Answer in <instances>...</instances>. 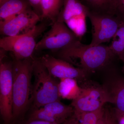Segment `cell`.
<instances>
[{
  "mask_svg": "<svg viewBox=\"0 0 124 124\" xmlns=\"http://www.w3.org/2000/svg\"><path fill=\"white\" fill-rule=\"evenodd\" d=\"M57 53L58 58L82 69L87 75L105 70L119 59L109 46H92L82 44L80 40Z\"/></svg>",
  "mask_w": 124,
  "mask_h": 124,
  "instance_id": "obj_1",
  "label": "cell"
},
{
  "mask_svg": "<svg viewBox=\"0 0 124 124\" xmlns=\"http://www.w3.org/2000/svg\"><path fill=\"white\" fill-rule=\"evenodd\" d=\"M34 59L15 60L13 67V121L20 119L32 102V62Z\"/></svg>",
  "mask_w": 124,
  "mask_h": 124,
  "instance_id": "obj_2",
  "label": "cell"
},
{
  "mask_svg": "<svg viewBox=\"0 0 124 124\" xmlns=\"http://www.w3.org/2000/svg\"><path fill=\"white\" fill-rule=\"evenodd\" d=\"M32 75L34 81L32 85L33 108H40L46 104L60 101L58 91L59 82L50 75L38 58L33 59Z\"/></svg>",
  "mask_w": 124,
  "mask_h": 124,
  "instance_id": "obj_3",
  "label": "cell"
},
{
  "mask_svg": "<svg viewBox=\"0 0 124 124\" xmlns=\"http://www.w3.org/2000/svg\"><path fill=\"white\" fill-rule=\"evenodd\" d=\"M47 24L41 23L27 33L14 36L4 37L0 39V48L13 54L15 60L33 58L37 39L46 29Z\"/></svg>",
  "mask_w": 124,
  "mask_h": 124,
  "instance_id": "obj_4",
  "label": "cell"
},
{
  "mask_svg": "<svg viewBox=\"0 0 124 124\" xmlns=\"http://www.w3.org/2000/svg\"><path fill=\"white\" fill-rule=\"evenodd\" d=\"M6 51L0 49V113L4 124L13 122V62L4 60Z\"/></svg>",
  "mask_w": 124,
  "mask_h": 124,
  "instance_id": "obj_5",
  "label": "cell"
},
{
  "mask_svg": "<svg viewBox=\"0 0 124 124\" xmlns=\"http://www.w3.org/2000/svg\"><path fill=\"white\" fill-rule=\"evenodd\" d=\"M80 86V94L72 100L71 104L74 108V113L79 119L83 114L103 108L107 102L106 95L102 85L85 82Z\"/></svg>",
  "mask_w": 124,
  "mask_h": 124,
  "instance_id": "obj_6",
  "label": "cell"
},
{
  "mask_svg": "<svg viewBox=\"0 0 124 124\" xmlns=\"http://www.w3.org/2000/svg\"><path fill=\"white\" fill-rule=\"evenodd\" d=\"M38 41L35 50L59 51L80 39L63 22L57 20Z\"/></svg>",
  "mask_w": 124,
  "mask_h": 124,
  "instance_id": "obj_7",
  "label": "cell"
},
{
  "mask_svg": "<svg viewBox=\"0 0 124 124\" xmlns=\"http://www.w3.org/2000/svg\"><path fill=\"white\" fill-rule=\"evenodd\" d=\"M92 26V37L90 45L95 46L112 39L124 20L116 15L100 14L89 11Z\"/></svg>",
  "mask_w": 124,
  "mask_h": 124,
  "instance_id": "obj_8",
  "label": "cell"
},
{
  "mask_svg": "<svg viewBox=\"0 0 124 124\" xmlns=\"http://www.w3.org/2000/svg\"><path fill=\"white\" fill-rule=\"evenodd\" d=\"M89 10L79 0H63L58 20L63 22L80 39L86 32Z\"/></svg>",
  "mask_w": 124,
  "mask_h": 124,
  "instance_id": "obj_9",
  "label": "cell"
},
{
  "mask_svg": "<svg viewBox=\"0 0 124 124\" xmlns=\"http://www.w3.org/2000/svg\"><path fill=\"white\" fill-rule=\"evenodd\" d=\"M41 20L39 16L29 8L22 13L0 22V32L4 37L20 35L33 29Z\"/></svg>",
  "mask_w": 124,
  "mask_h": 124,
  "instance_id": "obj_10",
  "label": "cell"
},
{
  "mask_svg": "<svg viewBox=\"0 0 124 124\" xmlns=\"http://www.w3.org/2000/svg\"><path fill=\"white\" fill-rule=\"evenodd\" d=\"M38 59L50 75L59 79L73 78L82 82L88 75L82 69L59 58L46 54Z\"/></svg>",
  "mask_w": 124,
  "mask_h": 124,
  "instance_id": "obj_11",
  "label": "cell"
},
{
  "mask_svg": "<svg viewBox=\"0 0 124 124\" xmlns=\"http://www.w3.org/2000/svg\"><path fill=\"white\" fill-rule=\"evenodd\" d=\"M74 113L71 106L60 101L49 103L40 108H34L28 119L39 120L57 124H62Z\"/></svg>",
  "mask_w": 124,
  "mask_h": 124,
  "instance_id": "obj_12",
  "label": "cell"
},
{
  "mask_svg": "<svg viewBox=\"0 0 124 124\" xmlns=\"http://www.w3.org/2000/svg\"><path fill=\"white\" fill-rule=\"evenodd\" d=\"M110 78L102 85L106 95L107 102L115 106L116 118L124 114V77L118 75L114 66L109 69Z\"/></svg>",
  "mask_w": 124,
  "mask_h": 124,
  "instance_id": "obj_13",
  "label": "cell"
},
{
  "mask_svg": "<svg viewBox=\"0 0 124 124\" xmlns=\"http://www.w3.org/2000/svg\"><path fill=\"white\" fill-rule=\"evenodd\" d=\"M28 0H0V22L5 21L30 8Z\"/></svg>",
  "mask_w": 124,
  "mask_h": 124,
  "instance_id": "obj_14",
  "label": "cell"
},
{
  "mask_svg": "<svg viewBox=\"0 0 124 124\" xmlns=\"http://www.w3.org/2000/svg\"><path fill=\"white\" fill-rule=\"evenodd\" d=\"M82 2L93 13L116 15V0H83Z\"/></svg>",
  "mask_w": 124,
  "mask_h": 124,
  "instance_id": "obj_15",
  "label": "cell"
},
{
  "mask_svg": "<svg viewBox=\"0 0 124 124\" xmlns=\"http://www.w3.org/2000/svg\"><path fill=\"white\" fill-rule=\"evenodd\" d=\"M63 0H41V20L50 21L51 24L58 20L62 8Z\"/></svg>",
  "mask_w": 124,
  "mask_h": 124,
  "instance_id": "obj_16",
  "label": "cell"
},
{
  "mask_svg": "<svg viewBox=\"0 0 124 124\" xmlns=\"http://www.w3.org/2000/svg\"><path fill=\"white\" fill-rule=\"evenodd\" d=\"M81 90V87L75 79L67 78L60 79L58 91L61 98L74 100L80 95Z\"/></svg>",
  "mask_w": 124,
  "mask_h": 124,
  "instance_id": "obj_17",
  "label": "cell"
},
{
  "mask_svg": "<svg viewBox=\"0 0 124 124\" xmlns=\"http://www.w3.org/2000/svg\"><path fill=\"white\" fill-rule=\"evenodd\" d=\"M104 112V108L93 112L83 114L80 117V124H96V122Z\"/></svg>",
  "mask_w": 124,
  "mask_h": 124,
  "instance_id": "obj_18",
  "label": "cell"
},
{
  "mask_svg": "<svg viewBox=\"0 0 124 124\" xmlns=\"http://www.w3.org/2000/svg\"><path fill=\"white\" fill-rule=\"evenodd\" d=\"M116 14L124 20V0H116Z\"/></svg>",
  "mask_w": 124,
  "mask_h": 124,
  "instance_id": "obj_19",
  "label": "cell"
},
{
  "mask_svg": "<svg viewBox=\"0 0 124 124\" xmlns=\"http://www.w3.org/2000/svg\"><path fill=\"white\" fill-rule=\"evenodd\" d=\"M30 5L35 9V11L41 18V0H28Z\"/></svg>",
  "mask_w": 124,
  "mask_h": 124,
  "instance_id": "obj_20",
  "label": "cell"
},
{
  "mask_svg": "<svg viewBox=\"0 0 124 124\" xmlns=\"http://www.w3.org/2000/svg\"><path fill=\"white\" fill-rule=\"evenodd\" d=\"M22 124H57L42 120L28 119L23 122Z\"/></svg>",
  "mask_w": 124,
  "mask_h": 124,
  "instance_id": "obj_21",
  "label": "cell"
},
{
  "mask_svg": "<svg viewBox=\"0 0 124 124\" xmlns=\"http://www.w3.org/2000/svg\"><path fill=\"white\" fill-rule=\"evenodd\" d=\"M80 119L75 113L62 124H80Z\"/></svg>",
  "mask_w": 124,
  "mask_h": 124,
  "instance_id": "obj_22",
  "label": "cell"
},
{
  "mask_svg": "<svg viewBox=\"0 0 124 124\" xmlns=\"http://www.w3.org/2000/svg\"><path fill=\"white\" fill-rule=\"evenodd\" d=\"M118 124H124V114L116 118Z\"/></svg>",
  "mask_w": 124,
  "mask_h": 124,
  "instance_id": "obj_23",
  "label": "cell"
},
{
  "mask_svg": "<svg viewBox=\"0 0 124 124\" xmlns=\"http://www.w3.org/2000/svg\"><path fill=\"white\" fill-rule=\"evenodd\" d=\"M96 124H106L105 120H104V112L103 115L96 122Z\"/></svg>",
  "mask_w": 124,
  "mask_h": 124,
  "instance_id": "obj_24",
  "label": "cell"
},
{
  "mask_svg": "<svg viewBox=\"0 0 124 124\" xmlns=\"http://www.w3.org/2000/svg\"><path fill=\"white\" fill-rule=\"evenodd\" d=\"M121 61H122V62H123V66H122V71L123 72V73L124 74V54L122 56V58L121 59Z\"/></svg>",
  "mask_w": 124,
  "mask_h": 124,
  "instance_id": "obj_25",
  "label": "cell"
}]
</instances>
